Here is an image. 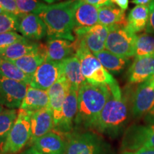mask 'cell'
Here are the masks:
<instances>
[{
    "label": "cell",
    "mask_w": 154,
    "mask_h": 154,
    "mask_svg": "<svg viewBox=\"0 0 154 154\" xmlns=\"http://www.w3.org/2000/svg\"><path fill=\"white\" fill-rule=\"evenodd\" d=\"M110 94L107 85L86 82L79 88L78 111L74 125L76 128H94Z\"/></svg>",
    "instance_id": "1"
},
{
    "label": "cell",
    "mask_w": 154,
    "mask_h": 154,
    "mask_svg": "<svg viewBox=\"0 0 154 154\" xmlns=\"http://www.w3.org/2000/svg\"><path fill=\"white\" fill-rule=\"evenodd\" d=\"M80 0H66L47 5L37 15L44 22L48 38H60L74 42V14Z\"/></svg>",
    "instance_id": "2"
},
{
    "label": "cell",
    "mask_w": 154,
    "mask_h": 154,
    "mask_svg": "<svg viewBox=\"0 0 154 154\" xmlns=\"http://www.w3.org/2000/svg\"><path fill=\"white\" fill-rule=\"evenodd\" d=\"M108 86L110 90L109 97L94 128L101 134L116 136L128 121L129 106L128 100L123 96L118 82Z\"/></svg>",
    "instance_id": "3"
},
{
    "label": "cell",
    "mask_w": 154,
    "mask_h": 154,
    "mask_svg": "<svg viewBox=\"0 0 154 154\" xmlns=\"http://www.w3.org/2000/svg\"><path fill=\"white\" fill-rule=\"evenodd\" d=\"M76 45L75 56L79 59L82 73L86 81L92 84L110 86L116 80L106 69L93 53L79 39L74 41Z\"/></svg>",
    "instance_id": "4"
},
{
    "label": "cell",
    "mask_w": 154,
    "mask_h": 154,
    "mask_svg": "<svg viewBox=\"0 0 154 154\" xmlns=\"http://www.w3.org/2000/svg\"><path fill=\"white\" fill-rule=\"evenodd\" d=\"M66 139L65 154H115L103 138L94 132L69 133Z\"/></svg>",
    "instance_id": "5"
},
{
    "label": "cell",
    "mask_w": 154,
    "mask_h": 154,
    "mask_svg": "<svg viewBox=\"0 0 154 154\" xmlns=\"http://www.w3.org/2000/svg\"><path fill=\"white\" fill-rule=\"evenodd\" d=\"M32 113L31 111L19 109L12 128L0 146V154H18L29 143Z\"/></svg>",
    "instance_id": "6"
},
{
    "label": "cell",
    "mask_w": 154,
    "mask_h": 154,
    "mask_svg": "<svg viewBox=\"0 0 154 154\" xmlns=\"http://www.w3.org/2000/svg\"><path fill=\"white\" fill-rule=\"evenodd\" d=\"M106 42L105 49L119 57L130 59L136 54L137 35L126 26H113Z\"/></svg>",
    "instance_id": "7"
},
{
    "label": "cell",
    "mask_w": 154,
    "mask_h": 154,
    "mask_svg": "<svg viewBox=\"0 0 154 154\" xmlns=\"http://www.w3.org/2000/svg\"><path fill=\"white\" fill-rule=\"evenodd\" d=\"M141 148H154V124L134 125L125 132L121 145L123 151H134Z\"/></svg>",
    "instance_id": "8"
},
{
    "label": "cell",
    "mask_w": 154,
    "mask_h": 154,
    "mask_svg": "<svg viewBox=\"0 0 154 154\" xmlns=\"http://www.w3.org/2000/svg\"><path fill=\"white\" fill-rule=\"evenodd\" d=\"M29 85L10 79L0 72V106L15 109L20 108Z\"/></svg>",
    "instance_id": "9"
},
{
    "label": "cell",
    "mask_w": 154,
    "mask_h": 154,
    "mask_svg": "<svg viewBox=\"0 0 154 154\" xmlns=\"http://www.w3.org/2000/svg\"><path fill=\"white\" fill-rule=\"evenodd\" d=\"M109 33V28L101 24H97L90 28L74 29L75 38L82 42L94 54L105 49Z\"/></svg>",
    "instance_id": "10"
},
{
    "label": "cell",
    "mask_w": 154,
    "mask_h": 154,
    "mask_svg": "<svg viewBox=\"0 0 154 154\" xmlns=\"http://www.w3.org/2000/svg\"><path fill=\"white\" fill-rule=\"evenodd\" d=\"M62 76L61 62L46 59L32 75L29 86L48 91Z\"/></svg>",
    "instance_id": "11"
},
{
    "label": "cell",
    "mask_w": 154,
    "mask_h": 154,
    "mask_svg": "<svg viewBox=\"0 0 154 154\" xmlns=\"http://www.w3.org/2000/svg\"><path fill=\"white\" fill-rule=\"evenodd\" d=\"M154 107V87L151 81L138 84L131 98V111L135 118L146 116Z\"/></svg>",
    "instance_id": "12"
},
{
    "label": "cell",
    "mask_w": 154,
    "mask_h": 154,
    "mask_svg": "<svg viewBox=\"0 0 154 154\" xmlns=\"http://www.w3.org/2000/svg\"><path fill=\"white\" fill-rule=\"evenodd\" d=\"M71 84L63 76L61 77L51 88L48 90V95L49 98V108L53 113L54 128L59 126L62 118L63 104L67 93H68Z\"/></svg>",
    "instance_id": "13"
},
{
    "label": "cell",
    "mask_w": 154,
    "mask_h": 154,
    "mask_svg": "<svg viewBox=\"0 0 154 154\" xmlns=\"http://www.w3.org/2000/svg\"><path fill=\"white\" fill-rule=\"evenodd\" d=\"M79 88L71 85L63 104L62 118L55 131L63 134L72 132L78 111Z\"/></svg>",
    "instance_id": "14"
},
{
    "label": "cell",
    "mask_w": 154,
    "mask_h": 154,
    "mask_svg": "<svg viewBox=\"0 0 154 154\" xmlns=\"http://www.w3.org/2000/svg\"><path fill=\"white\" fill-rule=\"evenodd\" d=\"M18 31L27 39L38 41L47 34L44 22L36 14H24L19 17Z\"/></svg>",
    "instance_id": "15"
},
{
    "label": "cell",
    "mask_w": 154,
    "mask_h": 154,
    "mask_svg": "<svg viewBox=\"0 0 154 154\" xmlns=\"http://www.w3.org/2000/svg\"><path fill=\"white\" fill-rule=\"evenodd\" d=\"M66 144V134L53 130L36 139L32 146L43 154H65Z\"/></svg>",
    "instance_id": "16"
},
{
    "label": "cell",
    "mask_w": 154,
    "mask_h": 154,
    "mask_svg": "<svg viewBox=\"0 0 154 154\" xmlns=\"http://www.w3.org/2000/svg\"><path fill=\"white\" fill-rule=\"evenodd\" d=\"M54 128L53 113L49 106L32 112L31 116V139L32 143Z\"/></svg>",
    "instance_id": "17"
},
{
    "label": "cell",
    "mask_w": 154,
    "mask_h": 154,
    "mask_svg": "<svg viewBox=\"0 0 154 154\" xmlns=\"http://www.w3.org/2000/svg\"><path fill=\"white\" fill-rule=\"evenodd\" d=\"M128 81L130 84H142L154 75V56L135 57L128 70Z\"/></svg>",
    "instance_id": "18"
},
{
    "label": "cell",
    "mask_w": 154,
    "mask_h": 154,
    "mask_svg": "<svg viewBox=\"0 0 154 154\" xmlns=\"http://www.w3.org/2000/svg\"><path fill=\"white\" fill-rule=\"evenodd\" d=\"M46 49L47 59L57 62H61L76 54L74 42L60 38H48Z\"/></svg>",
    "instance_id": "19"
},
{
    "label": "cell",
    "mask_w": 154,
    "mask_h": 154,
    "mask_svg": "<svg viewBox=\"0 0 154 154\" xmlns=\"http://www.w3.org/2000/svg\"><path fill=\"white\" fill-rule=\"evenodd\" d=\"M47 59L46 45L39 44L38 47L20 59L11 61L25 74L32 76L38 66Z\"/></svg>",
    "instance_id": "20"
},
{
    "label": "cell",
    "mask_w": 154,
    "mask_h": 154,
    "mask_svg": "<svg viewBox=\"0 0 154 154\" xmlns=\"http://www.w3.org/2000/svg\"><path fill=\"white\" fill-rule=\"evenodd\" d=\"M74 29L90 28L99 24V8L80 0L74 14Z\"/></svg>",
    "instance_id": "21"
},
{
    "label": "cell",
    "mask_w": 154,
    "mask_h": 154,
    "mask_svg": "<svg viewBox=\"0 0 154 154\" xmlns=\"http://www.w3.org/2000/svg\"><path fill=\"white\" fill-rule=\"evenodd\" d=\"M49 98L47 91L29 85L27 91L19 109L31 112L49 107Z\"/></svg>",
    "instance_id": "22"
},
{
    "label": "cell",
    "mask_w": 154,
    "mask_h": 154,
    "mask_svg": "<svg viewBox=\"0 0 154 154\" xmlns=\"http://www.w3.org/2000/svg\"><path fill=\"white\" fill-rule=\"evenodd\" d=\"M99 24L107 26H126L127 17L125 11L111 4L99 8Z\"/></svg>",
    "instance_id": "23"
},
{
    "label": "cell",
    "mask_w": 154,
    "mask_h": 154,
    "mask_svg": "<svg viewBox=\"0 0 154 154\" xmlns=\"http://www.w3.org/2000/svg\"><path fill=\"white\" fill-rule=\"evenodd\" d=\"M63 75L72 86L79 88L86 81L83 76L79 59L76 56L61 61Z\"/></svg>",
    "instance_id": "24"
},
{
    "label": "cell",
    "mask_w": 154,
    "mask_h": 154,
    "mask_svg": "<svg viewBox=\"0 0 154 154\" xmlns=\"http://www.w3.org/2000/svg\"><path fill=\"white\" fill-rule=\"evenodd\" d=\"M149 17V6L136 5L131 9L127 16L126 27L135 34L142 32L146 29Z\"/></svg>",
    "instance_id": "25"
},
{
    "label": "cell",
    "mask_w": 154,
    "mask_h": 154,
    "mask_svg": "<svg viewBox=\"0 0 154 154\" xmlns=\"http://www.w3.org/2000/svg\"><path fill=\"white\" fill-rule=\"evenodd\" d=\"M38 43L29 41L27 38L11 44L0 51V58L5 60L14 61L30 53L38 47Z\"/></svg>",
    "instance_id": "26"
},
{
    "label": "cell",
    "mask_w": 154,
    "mask_h": 154,
    "mask_svg": "<svg viewBox=\"0 0 154 154\" xmlns=\"http://www.w3.org/2000/svg\"><path fill=\"white\" fill-rule=\"evenodd\" d=\"M94 55L106 69L113 74L121 73L128 63V59L119 57L106 49L94 54Z\"/></svg>",
    "instance_id": "27"
},
{
    "label": "cell",
    "mask_w": 154,
    "mask_h": 154,
    "mask_svg": "<svg viewBox=\"0 0 154 154\" xmlns=\"http://www.w3.org/2000/svg\"><path fill=\"white\" fill-rule=\"evenodd\" d=\"M0 72L2 73L4 76L10 79L24 83L27 85H29L32 81V76L25 74L11 61L5 60L1 58H0Z\"/></svg>",
    "instance_id": "28"
},
{
    "label": "cell",
    "mask_w": 154,
    "mask_h": 154,
    "mask_svg": "<svg viewBox=\"0 0 154 154\" xmlns=\"http://www.w3.org/2000/svg\"><path fill=\"white\" fill-rule=\"evenodd\" d=\"M154 56V34L144 33L137 35L135 57Z\"/></svg>",
    "instance_id": "29"
},
{
    "label": "cell",
    "mask_w": 154,
    "mask_h": 154,
    "mask_svg": "<svg viewBox=\"0 0 154 154\" xmlns=\"http://www.w3.org/2000/svg\"><path fill=\"white\" fill-rule=\"evenodd\" d=\"M17 115L18 111L16 109H6L0 113V146L8 136Z\"/></svg>",
    "instance_id": "30"
},
{
    "label": "cell",
    "mask_w": 154,
    "mask_h": 154,
    "mask_svg": "<svg viewBox=\"0 0 154 154\" xmlns=\"http://www.w3.org/2000/svg\"><path fill=\"white\" fill-rule=\"evenodd\" d=\"M17 8L22 14H38L47 5L39 0H15Z\"/></svg>",
    "instance_id": "31"
},
{
    "label": "cell",
    "mask_w": 154,
    "mask_h": 154,
    "mask_svg": "<svg viewBox=\"0 0 154 154\" xmlns=\"http://www.w3.org/2000/svg\"><path fill=\"white\" fill-rule=\"evenodd\" d=\"M19 17L5 12L0 14V34L18 31Z\"/></svg>",
    "instance_id": "32"
},
{
    "label": "cell",
    "mask_w": 154,
    "mask_h": 154,
    "mask_svg": "<svg viewBox=\"0 0 154 154\" xmlns=\"http://www.w3.org/2000/svg\"><path fill=\"white\" fill-rule=\"evenodd\" d=\"M24 36L16 32H9L0 34V51L11 44L25 39Z\"/></svg>",
    "instance_id": "33"
},
{
    "label": "cell",
    "mask_w": 154,
    "mask_h": 154,
    "mask_svg": "<svg viewBox=\"0 0 154 154\" xmlns=\"http://www.w3.org/2000/svg\"><path fill=\"white\" fill-rule=\"evenodd\" d=\"M0 7L5 10L6 12L14 14L17 17L22 15L19 12L15 0H0Z\"/></svg>",
    "instance_id": "34"
},
{
    "label": "cell",
    "mask_w": 154,
    "mask_h": 154,
    "mask_svg": "<svg viewBox=\"0 0 154 154\" xmlns=\"http://www.w3.org/2000/svg\"><path fill=\"white\" fill-rule=\"evenodd\" d=\"M149 22L146 26V32L148 33L154 34V0L149 5Z\"/></svg>",
    "instance_id": "35"
},
{
    "label": "cell",
    "mask_w": 154,
    "mask_h": 154,
    "mask_svg": "<svg viewBox=\"0 0 154 154\" xmlns=\"http://www.w3.org/2000/svg\"><path fill=\"white\" fill-rule=\"evenodd\" d=\"M121 154H154V148H141L134 151H123Z\"/></svg>",
    "instance_id": "36"
},
{
    "label": "cell",
    "mask_w": 154,
    "mask_h": 154,
    "mask_svg": "<svg viewBox=\"0 0 154 154\" xmlns=\"http://www.w3.org/2000/svg\"><path fill=\"white\" fill-rule=\"evenodd\" d=\"M84 1L88 4L96 6L98 8L111 5L110 0H84Z\"/></svg>",
    "instance_id": "37"
},
{
    "label": "cell",
    "mask_w": 154,
    "mask_h": 154,
    "mask_svg": "<svg viewBox=\"0 0 154 154\" xmlns=\"http://www.w3.org/2000/svg\"><path fill=\"white\" fill-rule=\"evenodd\" d=\"M111 3L113 5H116L122 10L126 11L128 7V4H129V1L128 0H110Z\"/></svg>",
    "instance_id": "38"
},
{
    "label": "cell",
    "mask_w": 154,
    "mask_h": 154,
    "mask_svg": "<svg viewBox=\"0 0 154 154\" xmlns=\"http://www.w3.org/2000/svg\"><path fill=\"white\" fill-rule=\"evenodd\" d=\"M145 120L149 124H154V107L149 113L146 115Z\"/></svg>",
    "instance_id": "39"
},
{
    "label": "cell",
    "mask_w": 154,
    "mask_h": 154,
    "mask_svg": "<svg viewBox=\"0 0 154 154\" xmlns=\"http://www.w3.org/2000/svg\"><path fill=\"white\" fill-rule=\"evenodd\" d=\"M21 154H43L41 152L38 151L36 148H34V146H31L29 149H26V151H24Z\"/></svg>",
    "instance_id": "40"
},
{
    "label": "cell",
    "mask_w": 154,
    "mask_h": 154,
    "mask_svg": "<svg viewBox=\"0 0 154 154\" xmlns=\"http://www.w3.org/2000/svg\"><path fill=\"white\" fill-rule=\"evenodd\" d=\"M152 0H132L131 2L136 5H148Z\"/></svg>",
    "instance_id": "41"
},
{
    "label": "cell",
    "mask_w": 154,
    "mask_h": 154,
    "mask_svg": "<svg viewBox=\"0 0 154 154\" xmlns=\"http://www.w3.org/2000/svg\"><path fill=\"white\" fill-rule=\"evenodd\" d=\"M43 1L48 4H49V5H51V4H54V2H56L59 1V0H43Z\"/></svg>",
    "instance_id": "42"
},
{
    "label": "cell",
    "mask_w": 154,
    "mask_h": 154,
    "mask_svg": "<svg viewBox=\"0 0 154 154\" xmlns=\"http://www.w3.org/2000/svg\"><path fill=\"white\" fill-rule=\"evenodd\" d=\"M150 81H151V84H152V85H153V86L154 87V75L153 76L151 77V79H149Z\"/></svg>",
    "instance_id": "43"
},
{
    "label": "cell",
    "mask_w": 154,
    "mask_h": 154,
    "mask_svg": "<svg viewBox=\"0 0 154 154\" xmlns=\"http://www.w3.org/2000/svg\"><path fill=\"white\" fill-rule=\"evenodd\" d=\"M5 12H6V11L4 10V9L2 8L1 7H0V14H3V13H5Z\"/></svg>",
    "instance_id": "44"
},
{
    "label": "cell",
    "mask_w": 154,
    "mask_h": 154,
    "mask_svg": "<svg viewBox=\"0 0 154 154\" xmlns=\"http://www.w3.org/2000/svg\"><path fill=\"white\" fill-rule=\"evenodd\" d=\"M4 110H3V109H2V106H0V113L1 112H2Z\"/></svg>",
    "instance_id": "45"
}]
</instances>
